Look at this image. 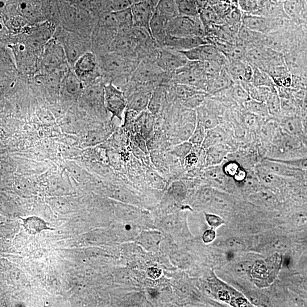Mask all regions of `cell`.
I'll return each instance as SVG.
<instances>
[{"mask_svg": "<svg viewBox=\"0 0 307 307\" xmlns=\"http://www.w3.org/2000/svg\"><path fill=\"white\" fill-rule=\"evenodd\" d=\"M205 130L206 128L199 122L192 138L190 139V142L193 144L200 145L203 144L206 139Z\"/></svg>", "mask_w": 307, "mask_h": 307, "instance_id": "32", "label": "cell"}, {"mask_svg": "<svg viewBox=\"0 0 307 307\" xmlns=\"http://www.w3.org/2000/svg\"><path fill=\"white\" fill-rule=\"evenodd\" d=\"M103 68L106 72L114 73H128L136 69L134 61L118 53L108 54L102 60Z\"/></svg>", "mask_w": 307, "mask_h": 307, "instance_id": "10", "label": "cell"}, {"mask_svg": "<svg viewBox=\"0 0 307 307\" xmlns=\"http://www.w3.org/2000/svg\"><path fill=\"white\" fill-rule=\"evenodd\" d=\"M210 86L212 92L231 88L234 84V82L232 80L225 68H224L220 74L212 80Z\"/></svg>", "mask_w": 307, "mask_h": 307, "instance_id": "19", "label": "cell"}, {"mask_svg": "<svg viewBox=\"0 0 307 307\" xmlns=\"http://www.w3.org/2000/svg\"><path fill=\"white\" fill-rule=\"evenodd\" d=\"M162 274V272L161 270L156 268H149L148 270V276L153 280L159 278Z\"/></svg>", "mask_w": 307, "mask_h": 307, "instance_id": "49", "label": "cell"}, {"mask_svg": "<svg viewBox=\"0 0 307 307\" xmlns=\"http://www.w3.org/2000/svg\"><path fill=\"white\" fill-rule=\"evenodd\" d=\"M246 109L250 113L258 116H266L269 114V110L266 102H260L250 100V101L244 104Z\"/></svg>", "mask_w": 307, "mask_h": 307, "instance_id": "24", "label": "cell"}, {"mask_svg": "<svg viewBox=\"0 0 307 307\" xmlns=\"http://www.w3.org/2000/svg\"><path fill=\"white\" fill-rule=\"evenodd\" d=\"M304 144L298 136L285 134L278 140L274 148V158L272 160H290L302 152Z\"/></svg>", "mask_w": 307, "mask_h": 307, "instance_id": "7", "label": "cell"}, {"mask_svg": "<svg viewBox=\"0 0 307 307\" xmlns=\"http://www.w3.org/2000/svg\"><path fill=\"white\" fill-rule=\"evenodd\" d=\"M216 237V234L214 230H206L203 235V240L205 243L208 244L213 242Z\"/></svg>", "mask_w": 307, "mask_h": 307, "instance_id": "48", "label": "cell"}, {"mask_svg": "<svg viewBox=\"0 0 307 307\" xmlns=\"http://www.w3.org/2000/svg\"><path fill=\"white\" fill-rule=\"evenodd\" d=\"M98 64L94 53L88 52L78 59L74 64V74L78 78L86 80L96 72Z\"/></svg>", "mask_w": 307, "mask_h": 307, "instance_id": "13", "label": "cell"}, {"mask_svg": "<svg viewBox=\"0 0 307 307\" xmlns=\"http://www.w3.org/2000/svg\"><path fill=\"white\" fill-rule=\"evenodd\" d=\"M260 200L268 204H272L276 201V196L269 190H262L258 194Z\"/></svg>", "mask_w": 307, "mask_h": 307, "instance_id": "45", "label": "cell"}, {"mask_svg": "<svg viewBox=\"0 0 307 307\" xmlns=\"http://www.w3.org/2000/svg\"><path fill=\"white\" fill-rule=\"evenodd\" d=\"M234 253L233 252H229L228 254V258L230 260H232L234 258Z\"/></svg>", "mask_w": 307, "mask_h": 307, "instance_id": "53", "label": "cell"}, {"mask_svg": "<svg viewBox=\"0 0 307 307\" xmlns=\"http://www.w3.org/2000/svg\"><path fill=\"white\" fill-rule=\"evenodd\" d=\"M269 113L274 114H278L280 113L282 110L281 100L275 88L272 90V92L266 102Z\"/></svg>", "mask_w": 307, "mask_h": 307, "instance_id": "30", "label": "cell"}, {"mask_svg": "<svg viewBox=\"0 0 307 307\" xmlns=\"http://www.w3.org/2000/svg\"><path fill=\"white\" fill-rule=\"evenodd\" d=\"M248 176V174L246 170L242 168L240 169L238 174H236L234 179L236 182L242 184V182L246 180Z\"/></svg>", "mask_w": 307, "mask_h": 307, "instance_id": "47", "label": "cell"}, {"mask_svg": "<svg viewBox=\"0 0 307 307\" xmlns=\"http://www.w3.org/2000/svg\"><path fill=\"white\" fill-rule=\"evenodd\" d=\"M302 128H304V130L305 134L307 135V118L304 120V122H302Z\"/></svg>", "mask_w": 307, "mask_h": 307, "instance_id": "51", "label": "cell"}, {"mask_svg": "<svg viewBox=\"0 0 307 307\" xmlns=\"http://www.w3.org/2000/svg\"><path fill=\"white\" fill-rule=\"evenodd\" d=\"M282 127L285 134L292 136H298L304 130L302 122L297 118H286L282 122Z\"/></svg>", "mask_w": 307, "mask_h": 307, "instance_id": "22", "label": "cell"}, {"mask_svg": "<svg viewBox=\"0 0 307 307\" xmlns=\"http://www.w3.org/2000/svg\"><path fill=\"white\" fill-rule=\"evenodd\" d=\"M151 98L150 92L139 91L132 94L128 99V106L131 110L142 112L148 108Z\"/></svg>", "mask_w": 307, "mask_h": 307, "instance_id": "16", "label": "cell"}, {"mask_svg": "<svg viewBox=\"0 0 307 307\" xmlns=\"http://www.w3.org/2000/svg\"><path fill=\"white\" fill-rule=\"evenodd\" d=\"M254 67V76L251 84L256 86H266L274 88L275 82L269 74L256 66Z\"/></svg>", "mask_w": 307, "mask_h": 307, "instance_id": "21", "label": "cell"}, {"mask_svg": "<svg viewBox=\"0 0 307 307\" xmlns=\"http://www.w3.org/2000/svg\"><path fill=\"white\" fill-rule=\"evenodd\" d=\"M226 246L231 250H239L244 247L242 240L238 238H230L226 240Z\"/></svg>", "mask_w": 307, "mask_h": 307, "instance_id": "43", "label": "cell"}, {"mask_svg": "<svg viewBox=\"0 0 307 307\" xmlns=\"http://www.w3.org/2000/svg\"><path fill=\"white\" fill-rule=\"evenodd\" d=\"M57 40L64 47L68 62L74 66L77 60L90 52L88 37L65 30L58 33Z\"/></svg>", "mask_w": 307, "mask_h": 307, "instance_id": "3", "label": "cell"}, {"mask_svg": "<svg viewBox=\"0 0 307 307\" xmlns=\"http://www.w3.org/2000/svg\"><path fill=\"white\" fill-rule=\"evenodd\" d=\"M131 10L134 26L145 29L151 35L150 22L154 11L148 0L134 4L131 6Z\"/></svg>", "mask_w": 307, "mask_h": 307, "instance_id": "11", "label": "cell"}, {"mask_svg": "<svg viewBox=\"0 0 307 307\" xmlns=\"http://www.w3.org/2000/svg\"><path fill=\"white\" fill-rule=\"evenodd\" d=\"M252 264L250 262H242L236 266L235 272L238 274L244 275L250 271Z\"/></svg>", "mask_w": 307, "mask_h": 307, "instance_id": "46", "label": "cell"}, {"mask_svg": "<svg viewBox=\"0 0 307 307\" xmlns=\"http://www.w3.org/2000/svg\"><path fill=\"white\" fill-rule=\"evenodd\" d=\"M240 10L248 14L261 16L264 10L262 0H238Z\"/></svg>", "mask_w": 307, "mask_h": 307, "instance_id": "20", "label": "cell"}, {"mask_svg": "<svg viewBox=\"0 0 307 307\" xmlns=\"http://www.w3.org/2000/svg\"><path fill=\"white\" fill-rule=\"evenodd\" d=\"M78 80L80 78L76 74L72 72L70 73L66 78V88L68 92L74 96H76L80 94L82 90V86Z\"/></svg>", "mask_w": 307, "mask_h": 307, "instance_id": "27", "label": "cell"}, {"mask_svg": "<svg viewBox=\"0 0 307 307\" xmlns=\"http://www.w3.org/2000/svg\"><path fill=\"white\" fill-rule=\"evenodd\" d=\"M144 1H145V0H130V2L132 3V6L134 5V4L139 3L140 2H144Z\"/></svg>", "mask_w": 307, "mask_h": 307, "instance_id": "54", "label": "cell"}, {"mask_svg": "<svg viewBox=\"0 0 307 307\" xmlns=\"http://www.w3.org/2000/svg\"><path fill=\"white\" fill-rule=\"evenodd\" d=\"M105 106L112 114V118L122 120V114L128 106V102L121 90L110 82L104 86Z\"/></svg>", "mask_w": 307, "mask_h": 307, "instance_id": "8", "label": "cell"}, {"mask_svg": "<svg viewBox=\"0 0 307 307\" xmlns=\"http://www.w3.org/2000/svg\"><path fill=\"white\" fill-rule=\"evenodd\" d=\"M304 286L306 290H307V280L304 282Z\"/></svg>", "mask_w": 307, "mask_h": 307, "instance_id": "56", "label": "cell"}, {"mask_svg": "<svg viewBox=\"0 0 307 307\" xmlns=\"http://www.w3.org/2000/svg\"><path fill=\"white\" fill-rule=\"evenodd\" d=\"M272 246L276 250L284 251L289 248L290 244L287 239L280 238L273 240Z\"/></svg>", "mask_w": 307, "mask_h": 307, "instance_id": "41", "label": "cell"}, {"mask_svg": "<svg viewBox=\"0 0 307 307\" xmlns=\"http://www.w3.org/2000/svg\"><path fill=\"white\" fill-rule=\"evenodd\" d=\"M68 62L64 48L59 41L52 40L45 45L42 62L44 70L48 72L56 70L61 68Z\"/></svg>", "mask_w": 307, "mask_h": 307, "instance_id": "6", "label": "cell"}, {"mask_svg": "<svg viewBox=\"0 0 307 307\" xmlns=\"http://www.w3.org/2000/svg\"><path fill=\"white\" fill-rule=\"evenodd\" d=\"M66 1L72 5L88 12L92 9L95 2V0H66Z\"/></svg>", "mask_w": 307, "mask_h": 307, "instance_id": "38", "label": "cell"}, {"mask_svg": "<svg viewBox=\"0 0 307 307\" xmlns=\"http://www.w3.org/2000/svg\"><path fill=\"white\" fill-rule=\"evenodd\" d=\"M155 12L170 20L180 16L176 0H160Z\"/></svg>", "mask_w": 307, "mask_h": 307, "instance_id": "17", "label": "cell"}, {"mask_svg": "<svg viewBox=\"0 0 307 307\" xmlns=\"http://www.w3.org/2000/svg\"><path fill=\"white\" fill-rule=\"evenodd\" d=\"M242 24L250 30L266 35L279 28L281 24L276 18L246 14L242 16Z\"/></svg>", "mask_w": 307, "mask_h": 307, "instance_id": "9", "label": "cell"}, {"mask_svg": "<svg viewBox=\"0 0 307 307\" xmlns=\"http://www.w3.org/2000/svg\"><path fill=\"white\" fill-rule=\"evenodd\" d=\"M306 2H307V0H306Z\"/></svg>", "mask_w": 307, "mask_h": 307, "instance_id": "57", "label": "cell"}, {"mask_svg": "<svg viewBox=\"0 0 307 307\" xmlns=\"http://www.w3.org/2000/svg\"><path fill=\"white\" fill-rule=\"evenodd\" d=\"M220 2V0H210V6H216Z\"/></svg>", "mask_w": 307, "mask_h": 307, "instance_id": "52", "label": "cell"}, {"mask_svg": "<svg viewBox=\"0 0 307 307\" xmlns=\"http://www.w3.org/2000/svg\"><path fill=\"white\" fill-rule=\"evenodd\" d=\"M242 11L238 8L231 7L226 14L224 16L225 24L230 26H238L242 24Z\"/></svg>", "mask_w": 307, "mask_h": 307, "instance_id": "28", "label": "cell"}, {"mask_svg": "<svg viewBox=\"0 0 307 307\" xmlns=\"http://www.w3.org/2000/svg\"><path fill=\"white\" fill-rule=\"evenodd\" d=\"M61 16L65 30L88 37L92 32L90 12L65 2L62 5Z\"/></svg>", "mask_w": 307, "mask_h": 307, "instance_id": "1", "label": "cell"}, {"mask_svg": "<svg viewBox=\"0 0 307 307\" xmlns=\"http://www.w3.org/2000/svg\"><path fill=\"white\" fill-rule=\"evenodd\" d=\"M193 144L190 142L182 143L176 146L174 150V153L181 160H186L192 150Z\"/></svg>", "mask_w": 307, "mask_h": 307, "instance_id": "33", "label": "cell"}, {"mask_svg": "<svg viewBox=\"0 0 307 307\" xmlns=\"http://www.w3.org/2000/svg\"><path fill=\"white\" fill-rule=\"evenodd\" d=\"M139 125L142 134L148 136L150 134L154 126V118L152 114L144 112L139 118Z\"/></svg>", "mask_w": 307, "mask_h": 307, "instance_id": "26", "label": "cell"}, {"mask_svg": "<svg viewBox=\"0 0 307 307\" xmlns=\"http://www.w3.org/2000/svg\"><path fill=\"white\" fill-rule=\"evenodd\" d=\"M275 160L287 164L289 166L294 168H300L307 170V157L300 158H296L290 160Z\"/></svg>", "mask_w": 307, "mask_h": 307, "instance_id": "37", "label": "cell"}, {"mask_svg": "<svg viewBox=\"0 0 307 307\" xmlns=\"http://www.w3.org/2000/svg\"><path fill=\"white\" fill-rule=\"evenodd\" d=\"M134 77L140 82H147L155 80L164 72L158 66L152 64H141L135 70Z\"/></svg>", "mask_w": 307, "mask_h": 307, "instance_id": "15", "label": "cell"}, {"mask_svg": "<svg viewBox=\"0 0 307 307\" xmlns=\"http://www.w3.org/2000/svg\"><path fill=\"white\" fill-rule=\"evenodd\" d=\"M206 218L210 226L214 229L222 226L225 223L222 218L214 214H206Z\"/></svg>", "mask_w": 307, "mask_h": 307, "instance_id": "42", "label": "cell"}, {"mask_svg": "<svg viewBox=\"0 0 307 307\" xmlns=\"http://www.w3.org/2000/svg\"><path fill=\"white\" fill-rule=\"evenodd\" d=\"M184 54L190 62H215L225 68L228 60L216 46L206 44L188 51L180 52Z\"/></svg>", "mask_w": 307, "mask_h": 307, "instance_id": "5", "label": "cell"}, {"mask_svg": "<svg viewBox=\"0 0 307 307\" xmlns=\"http://www.w3.org/2000/svg\"><path fill=\"white\" fill-rule=\"evenodd\" d=\"M226 149L222 146L214 147L210 152L208 160L211 164H217L220 162L226 154Z\"/></svg>", "mask_w": 307, "mask_h": 307, "instance_id": "31", "label": "cell"}, {"mask_svg": "<svg viewBox=\"0 0 307 307\" xmlns=\"http://www.w3.org/2000/svg\"><path fill=\"white\" fill-rule=\"evenodd\" d=\"M172 193L177 200L182 201L186 196V190L185 185L182 182H174L172 186Z\"/></svg>", "mask_w": 307, "mask_h": 307, "instance_id": "34", "label": "cell"}, {"mask_svg": "<svg viewBox=\"0 0 307 307\" xmlns=\"http://www.w3.org/2000/svg\"><path fill=\"white\" fill-rule=\"evenodd\" d=\"M200 123L206 130L213 128L218 126V120L213 114H210L208 112L202 113Z\"/></svg>", "mask_w": 307, "mask_h": 307, "instance_id": "35", "label": "cell"}, {"mask_svg": "<svg viewBox=\"0 0 307 307\" xmlns=\"http://www.w3.org/2000/svg\"><path fill=\"white\" fill-rule=\"evenodd\" d=\"M24 226L28 233L32 234L40 233L48 229L46 224L38 218H28L24 222Z\"/></svg>", "mask_w": 307, "mask_h": 307, "instance_id": "23", "label": "cell"}, {"mask_svg": "<svg viewBox=\"0 0 307 307\" xmlns=\"http://www.w3.org/2000/svg\"><path fill=\"white\" fill-rule=\"evenodd\" d=\"M197 158H198L196 155L192 154H190L186 156V160L189 164H194V163L196 162Z\"/></svg>", "mask_w": 307, "mask_h": 307, "instance_id": "50", "label": "cell"}, {"mask_svg": "<svg viewBox=\"0 0 307 307\" xmlns=\"http://www.w3.org/2000/svg\"><path fill=\"white\" fill-rule=\"evenodd\" d=\"M169 20L162 15L154 12L150 22L152 38L156 44L163 46L168 36L167 27Z\"/></svg>", "mask_w": 307, "mask_h": 307, "instance_id": "14", "label": "cell"}, {"mask_svg": "<svg viewBox=\"0 0 307 307\" xmlns=\"http://www.w3.org/2000/svg\"><path fill=\"white\" fill-rule=\"evenodd\" d=\"M232 88V95L236 102L240 104H246L251 100L250 94L240 82L234 85Z\"/></svg>", "mask_w": 307, "mask_h": 307, "instance_id": "29", "label": "cell"}, {"mask_svg": "<svg viewBox=\"0 0 307 307\" xmlns=\"http://www.w3.org/2000/svg\"><path fill=\"white\" fill-rule=\"evenodd\" d=\"M190 62L184 53L162 47L158 54L156 64L166 72H176L186 68Z\"/></svg>", "mask_w": 307, "mask_h": 307, "instance_id": "4", "label": "cell"}, {"mask_svg": "<svg viewBox=\"0 0 307 307\" xmlns=\"http://www.w3.org/2000/svg\"><path fill=\"white\" fill-rule=\"evenodd\" d=\"M247 64L243 60L228 61L225 68L234 82H244Z\"/></svg>", "mask_w": 307, "mask_h": 307, "instance_id": "18", "label": "cell"}, {"mask_svg": "<svg viewBox=\"0 0 307 307\" xmlns=\"http://www.w3.org/2000/svg\"><path fill=\"white\" fill-rule=\"evenodd\" d=\"M240 168L237 162L230 161L224 165L222 171L226 176L234 178Z\"/></svg>", "mask_w": 307, "mask_h": 307, "instance_id": "36", "label": "cell"}, {"mask_svg": "<svg viewBox=\"0 0 307 307\" xmlns=\"http://www.w3.org/2000/svg\"><path fill=\"white\" fill-rule=\"evenodd\" d=\"M284 10L286 13L290 16L296 15L300 10V4L296 0L285 2Z\"/></svg>", "mask_w": 307, "mask_h": 307, "instance_id": "40", "label": "cell"}, {"mask_svg": "<svg viewBox=\"0 0 307 307\" xmlns=\"http://www.w3.org/2000/svg\"><path fill=\"white\" fill-rule=\"evenodd\" d=\"M188 2L196 4V0H188Z\"/></svg>", "mask_w": 307, "mask_h": 307, "instance_id": "55", "label": "cell"}, {"mask_svg": "<svg viewBox=\"0 0 307 307\" xmlns=\"http://www.w3.org/2000/svg\"><path fill=\"white\" fill-rule=\"evenodd\" d=\"M214 194L212 190L206 188L202 190L199 194V198L203 203H209L213 201Z\"/></svg>", "mask_w": 307, "mask_h": 307, "instance_id": "44", "label": "cell"}, {"mask_svg": "<svg viewBox=\"0 0 307 307\" xmlns=\"http://www.w3.org/2000/svg\"><path fill=\"white\" fill-rule=\"evenodd\" d=\"M180 16H198L200 11L196 4L190 2L188 0H176Z\"/></svg>", "mask_w": 307, "mask_h": 307, "instance_id": "25", "label": "cell"}, {"mask_svg": "<svg viewBox=\"0 0 307 307\" xmlns=\"http://www.w3.org/2000/svg\"><path fill=\"white\" fill-rule=\"evenodd\" d=\"M208 44L205 38L200 36L176 37L168 35L162 47L185 52Z\"/></svg>", "mask_w": 307, "mask_h": 307, "instance_id": "12", "label": "cell"}, {"mask_svg": "<svg viewBox=\"0 0 307 307\" xmlns=\"http://www.w3.org/2000/svg\"><path fill=\"white\" fill-rule=\"evenodd\" d=\"M161 104V96L160 92H154L151 98L150 103L148 106V108L153 114H156L160 110Z\"/></svg>", "mask_w": 307, "mask_h": 307, "instance_id": "39", "label": "cell"}, {"mask_svg": "<svg viewBox=\"0 0 307 307\" xmlns=\"http://www.w3.org/2000/svg\"><path fill=\"white\" fill-rule=\"evenodd\" d=\"M168 35L176 37L200 36L205 38L206 30L200 16H179L170 20Z\"/></svg>", "mask_w": 307, "mask_h": 307, "instance_id": "2", "label": "cell"}]
</instances>
